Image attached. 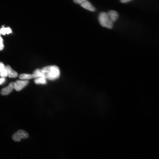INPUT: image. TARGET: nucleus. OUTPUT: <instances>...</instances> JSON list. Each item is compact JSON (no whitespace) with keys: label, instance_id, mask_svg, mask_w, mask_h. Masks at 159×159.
<instances>
[{"label":"nucleus","instance_id":"nucleus-1","mask_svg":"<svg viewBox=\"0 0 159 159\" xmlns=\"http://www.w3.org/2000/svg\"><path fill=\"white\" fill-rule=\"evenodd\" d=\"M43 78L50 80H54L58 78L60 75L59 68L56 66H50L40 69Z\"/></svg>","mask_w":159,"mask_h":159},{"label":"nucleus","instance_id":"nucleus-2","mask_svg":"<svg viewBox=\"0 0 159 159\" xmlns=\"http://www.w3.org/2000/svg\"><path fill=\"white\" fill-rule=\"evenodd\" d=\"M98 20L101 26L108 29H112L113 23L110 19L107 13L104 12H101L99 14Z\"/></svg>","mask_w":159,"mask_h":159},{"label":"nucleus","instance_id":"nucleus-3","mask_svg":"<svg viewBox=\"0 0 159 159\" xmlns=\"http://www.w3.org/2000/svg\"><path fill=\"white\" fill-rule=\"evenodd\" d=\"M29 136L27 132L24 130H20L13 135L12 138L15 142H20L22 139L27 138Z\"/></svg>","mask_w":159,"mask_h":159},{"label":"nucleus","instance_id":"nucleus-4","mask_svg":"<svg viewBox=\"0 0 159 159\" xmlns=\"http://www.w3.org/2000/svg\"><path fill=\"white\" fill-rule=\"evenodd\" d=\"M28 80H18L14 82V88L17 91H20L25 87L28 84Z\"/></svg>","mask_w":159,"mask_h":159},{"label":"nucleus","instance_id":"nucleus-5","mask_svg":"<svg viewBox=\"0 0 159 159\" xmlns=\"http://www.w3.org/2000/svg\"><path fill=\"white\" fill-rule=\"evenodd\" d=\"M14 88V82H12L7 86L3 89L1 91V94L3 95H7L10 94Z\"/></svg>","mask_w":159,"mask_h":159},{"label":"nucleus","instance_id":"nucleus-6","mask_svg":"<svg viewBox=\"0 0 159 159\" xmlns=\"http://www.w3.org/2000/svg\"><path fill=\"white\" fill-rule=\"evenodd\" d=\"M80 5L81 7L87 10L92 12L95 11V7L90 2L87 0H84Z\"/></svg>","mask_w":159,"mask_h":159},{"label":"nucleus","instance_id":"nucleus-7","mask_svg":"<svg viewBox=\"0 0 159 159\" xmlns=\"http://www.w3.org/2000/svg\"><path fill=\"white\" fill-rule=\"evenodd\" d=\"M108 16L111 20L113 23L115 22L119 17L118 13L116 11L114 10H110L107 13Z\"/></svg>","mask_w":159,"mask_h":159},{"label":"nucleus","instance_id":"nucleus-8","mask_svg":"<svg viewBox=\"0 0 159 159\" xmlns=\"http://www.w3.org/2000/svg\"><path fill=\"white\" fill-rule=\"evenodd\" d=\"M6 67L8 76L10 78H15L18 76V73L13 70L10 66L7 65Z\"/></svg>","mask_w":159,"mask_h":159},{"label":"nucleus","instance_id":"nucleus-9","mask_svg":"<svg viewBox=\"0 0 159 159\" xmlns=\"http://www.w3.org/2000/svg\"><path fill=\"white\" fill-rule=\"evenodd\" d=\"M8 76L6 67L2 62H0V76L5 78Z\"/></svg>","mask_w":159,"mask_h":159},{"label":"nucleus","instance_id":"nucleus-10","mask_svg":"<svg viewBox=\"0 0 159 159\" xmlns=\"http://www.w3.org/2000/svg\"><path fill=\"white\" fill-rule=\"evenodd\" d=\"M19 78L22 80H28L33 78H36L35 76L33 74H22L19 76Z\"/></svg>","mask_w":159,"mask_h":159},{"label":"nucleus","instance_id":"nucleus-11","mask_svg":"<svg viewBox=\"0 0 159 159\" xmlns=\"http://www.w3.org/2000/svg\"><path fill=\"white\" fill-rule=\"evenodd\" d=\"M34 82L37 84H45L47 83L46 79L43 78H35Z\"/></svg>","mask_w":159,"mask_h":159},{"label":"nucleus","instance_id":"nucleus-12","mask_svg":"<svg viewBox=\"0 0 159 159\" xmlns=\"http://www.w3.org/2000/svg\"><path fill=\"white\" fill-rule=\"evenodd\" d=\"M12 32V30L9 28H2L0 29V33L1 34L5 35L6 34H9Z\"/></svg>","mask_w":159,"mask_h":159},{"label":"nucleus","instance_id":"nucleus-13","mask_svg":"<svg viewBox=\"0 0 159 159\" xmlns=\"http://www.w3.org/2000/svg\"><path fill=\"white\" fill-rule=\"evenodd\" d=\"M4 45L3 44V39L1 37H0V51L4 49Z\"/></svg>","mask_w":159,"mask_h":159},{"label":"nucleus","instance_id":"nucleus-14","mask_svg":"<svg viewBox=\"0 0 159 159\" xmlns=\"http://www.w3.org/2000/svg\"><path fill=\"white\" fill-rule=\"evenodd\" d=\"M5 78H0V85L3 84L5 81Z\"/></svg>","mask_w":159,"mask_h":159},{"label":"nucleus","instance_id":"nucleus-15","mask_svg":"<svg viewBox=\"0 0 159 159\" xmlns=\"http://www.w3.org/2000/svg\"><path fill=\"white\" fill-rule=\"evenodd\" d=\"M84 0H75L74 1V2L78 4H81L83 1Z\"/></svg>","mask_w":159,"mask_h":159},{"label":"nucleus","instance_id":"nucleus-16","mask_svg":"<svg viewBox=\"0 0 159 159\" xmlns=\"http://www.w3.org/2000/svg\"><path fill=\"white\" fill-rule=\"evenodd\" d=\"M131 1V0H121L120 1L121 2L123 3H126Z\"/></svg>","mask_w":159,"mask_h":159},{"label":"nucleus","instance_id":"nucleus-17","mask_svg":"<svg viewBox=\"0 0 159 159\" xmlns=\"http://www.w3.org/2000/svg\"><path fill=\"white\" fill-rule=\"evenodd\" d=\"M1 33H0V37H1Z\"/></svg>","mask_w":159,"mask_h":159}]
</instances>
